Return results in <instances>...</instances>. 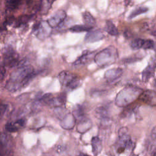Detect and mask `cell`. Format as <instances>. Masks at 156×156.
I'll return each instance as SVG.
<instances>
[{
	"label": "cell",
	"mask_w": 156,
	"mask_h": 156,
	"mask_svg": "<svg viewBox=\"0 0 156 156\" xmlns=\"http://www.w3.org/2000/svg\"><path fill=\"white\" fill-rule=\"evenodd\" d=\"M37 75L32 66L24 65L19 66L13 71L6 83L5 88L11 92H15L28 85Z\"/></svg>",
	"instance_id": "cell-1"
},
{
	"label": "cell",
	"mask_w": 156,
	"mask_h": 156,
	"mask_svg": "<svg viewBox=\"0 0 156 156\" xmlns=\"http://www.w3.org/2000/svg\"><path fill=\"white\" fill-rule=\"evenodd\" d=\"M142 92V90L136 87L128 85L118 93L115 103L119 107L126 106L139 98Z\"/></svg>",
	"instance_id": "cell-2"
},
{
	"label": "cell",
	"mask_w": 156,
	"mask_h": 156,
	"mask_svg": "<svg viewBox=\"0 0 156 156\" xmlns=\"http://www.w3.org/2000/svg\"><path fill=\"white\" fill-rule=\"evenodd\" d=\"M118 51L113 46H109L98 52L94 58L96 63L101 67H105L115 63L118 58Z\"/></svg>",
	"instance_id": "cell-3"
},
{
	"label": "cell",
	"mask_w": 156,
	"mask_h": 156,
	"mask_svg": "<svg viewBox=\"0 0 156 156\" xmlns=\"http://www.w3.org/2000/svg\"><path fill=\"white\" fill-rule=\"evenodd\" d=\"M19 63V55L14 49L10 46L5 47L3 52V66L13 67Z\"/></svg>",
	"instance_id": "cell-4"
},
{
	"label": "cell",
	"mask_w": 156,
	"mask_h": 156,
	"mask_svg": "<svg viewBox=\"0 0 156 156\" xmlns=\"http://www.w3.org/2000/svg\"><path fill=\"white\" fill-rule=\"evenodd\" d=\"M58 78L61 84L69 89H75L80 85V79L66 71H62L59 74Z\"/></svg>",
	"instance_id": "cell-5"
},
{
	"label": "cell",
	"mask_w": 156,
	"mask_h": 156,
	"mask_svg": "<svg viewBox=\"0 0 156 156\" xmlns=\"http://www.w3.org/2000/svg\"><path fill=\"white\" fill-rule=\"evenodd\" d=\"M119 141L118 142L117 152L121 153L125 149L129 148L132 145V140L129 135L127 133V129L126 127H122L119 129L118 132Z\"/></svg>",
	"instance_id": "cell-6"
},
{
	"label": "cell",
	"mask_w": 156,
	"mask_h": 156,
	"mask_svg": "<svg viewBox=\"0 0 156 156\" xmlns=\"http://www.w3.org/2000/svg\"><path fill=\"white\" fill-rule=\"evenodd\" d=\"M52 27L48 24V21H40L33 26V31L36 37L40 40L47 38L51 32Z\"/></svg>",
	"instance_id": "cell-7"
},
{
	"label": "cell",
	"mask_w": 156,
	"mask_h": 156,
	"mask_svg": "<svg viewBox=\"0 0 156 156\" xmlns=\"http://www.w3.org/2000/svg\"><path fill=\"white\" fill-rule=\"evenodd\" d=\"M66 16V12L64 10H60L56 12L51 17H50L47 21L52 27H55L64 21Z\"/></svg>",
	"instance_id": "cell-8"
},
{
	"label": "cell",
	"mask_w": 156,
	"mask_h": 156,
	"mask_svg": "<svg viewBox=\"0 0 156 156\" xmlns=\"http://www.w3.org/2000/svg\"><path fill=\"white\" fill-rule=\"evenodd\" d=\"M139 98L143 102L148 105H156V92L154 91L147 90L144 91H143L140 94Z\"/></svg>",
	"instance_id": "cell-9"
},
{
	"label": "cell",
	"mask_w": 156,
	"mask_h": 156,
	"mask_svg": "<svg viewBox=\"0 0 156 156\" xmlns=\"http://www.w3.org/2000/svg\"><path fill=\"white\" fill-rule=\"evenodd\" d=\"M105 37L104 33L101 30H90L85 37V41L87 43H93L100 41Z\"/></svg>",
	"instance_id": "cell-10"
},
{
	"label": "cell",
	"mask_w": 156,
	"mask_h": 156,
	"mask_svg": "<svg viewBox=\"0 0 156 156\" xmlns=\"http://www.w3.org/2000/svg\"><path fill=\"white\" fill-rule=\"evenodd\" d=\"M93 58H94V52H90L88 51H85L83 53L80 55L75 62L73 63L74 66H79L82 65H84L89 63Z\"/></svg>",
	"instance_id": "cell-11"
},
{
	"label": "cell",
	"mask_w": 156,
	"mask_h": 156,
	"mask_svg": "<svg viewBox=\"0 0 156 156\" xmlns=\"http://www.w3.org/2000/svg\"><path fill=\"white\" fill-rule=\"evenodd\" d=\"M122 74V69L119 68L108 69L104 74V78L110 82L118 79Z\"/></svg>",
	"instance_id": "cell-12"
},
{
	"label": "cell",
	"mask_w": 156,
	"mask_h": 156,
	"mask_svg": "<svg viewBox=\"0 0 156 156\" xmlns=\"http://www.w3.org/2000/svg\"><path fill=\"white\" fill-rule=\"evenodd\" d=\"M156 68V58L154 59L142 72V80L147 82L154 74Z\"/></svg>",
	"instance_id": "cell-13"
},
{
	"label": "cell",
	"mask_w": 156,
	"mask_h": 156,
	"mask_svg": "<svg viewBox=\"0 0 156 156\" xmlns=\"http://www.w3.org/2000/svg\"><path fill=\"white\" fill-rule=\"evenodd\" d=\"M26 119H20L13 122H9L6 124L5 128L9 132H17L20 129L24 127L26 124Z\"/></svg>",
	"instance_id": "cell-14"
},
{
	"label": "cell",
	"mask_w": 156,
	"mask_h": 156,
	"mask_svg": "<svg viewBox=\"0 0 156 156\" xmlns=\"http://www.w3.org/2000/svg\"><path fill=\"white\" fill-rule=\"evenodd\" d=\"M60 124L63 128L66 129H71L74 126L75 116H74V115L67 114L63 117Z\"/></svg>",
	"instance_id": "cell-15"
},
{
	"label": "cell",
	"mask_w": 156,
	"mask_h": 156,
	"mask_svg": "<svg viewBox=\"0 0 156 156\" xmlns=\"http://www.w3.org/2000/svg\"><path fill=\"white\" fill-rule=\"evenodd\" d=\"M91 146L92 152L94 155H96L99 154L102 149V142L98 136H94L91 139Z\"/></svg>",
	"instance_id": "cell-16"
},
{
	"label": "cell",
	"mask_w": 156,
	"mask_h": 156,
	"mask_svg": "<svg viewBox=\"0 0 156 156\" xmlns=\"http://www.w3.org/2000/svg\"><path fill=\"white\" fill-rule=\"evenodd\" d=\"M105 30L110 35L117 36L118 35V30L117 27L110 20H107L105 26Z\"/></svg>",
	"instance_id": "cell-17"
},
{
	"label": "cell",
	"mask_w": 156,
	"mask_h": 156,
	"mask_svg": "<svg viewBox=\"0 0 156 156\" xmlns=\"http://www.w3.org/2000/svg\"><path fill=\"white\" fill-rule=\"evenodd\" d=\"M83 19L85 23V24L93 27L96 24V20L91 15V14L88 12H85L83 15Z\"/></svg>",
	"instance_id": "cell-18"
},
{
	"label": "cell",
	"mask_w": 156,
	"mask_h": 156,
	"mask_svg": "<svg viewBox=\"0 0 156 156\" xmlns=\"http://www.w3.org/2000/svg\"><path fill=\"white\" fill-rule=\"evenodd\" d=\"M33 16L32 15H24L20 16L15 21V27H20L21 26L25 24H26L27 22H29L32 18Z\"/></svg>",
	"instance_id": "cell-19"
},
{
	"label": "cell",
	"mask_w": 156,
	"mask_h": 156,
	"mask_svg": "<svg viewBox=\"0 0 156 156\" xmlns=\"http://www.w3.org/2000/svg\"><path fill=\"white\" fill-rule=\"evenodd\" d=\"M93 27L84 25H74L69 28V30L72 32H88L92 29Z\"/></svg>",
	"instance_id": "cell-20"
},
{
	"label": "cell",
	"mask_w": 156,
	"mask_h": 156,
	"mask_svg": "<svg viewBox=\"0 0 156 156\" xmlns=\"http://www.w3.org/2000/svg\"><path fill=\"white\" fill-rule=\"evenodd\" d=\"M21 3V0H7L6 2V8L9 10L16 9Z\"/></svg>",
	"instance_id": "cell-21"
},
{
	"label": "cell",
	"mask_w": 156,
	"mask_h": 156,
	"mask_svg": "<svg viewBox=\"0 0 156 156\" xmlns=\"http://www.w3.org/2000/svg\"><path fill=\"white\" fill-rule=\"evenodd\" d=\"M144 39L142 38H136L132 41L130 43V47L132 49L136 50L140 48H143V46L144 42Z\"/></svg>",
	"instance_id": "cell-22"
},
{
	"label": "cell",
	"mask_w": 156,
	"mask_h": 156,
	"mask_svg": "<svg viewBox=\"0 0 156 156\" xmlns=\"http://www.w3.org/2000/svg\"><path fill=\"white\" fill-rule=\"evenodd\" d=\"M148 10V9L146 8V7H138L136 9H135L133 11H132L131 12V13L130 14L129 16V19H132L140 14H142V13H144L145 12H146Z\"/></svg>",
	"instance_id": "cell-23"
},
{
	"label": "cell",
	"mask_w": 156,
	"mask_h": 156,
	"mask_svg": "<svg viewBox=\"0 0 156 156\" xmlns=\"http://www.w3.org/2000/svg\"><path fill=\"white\" fill-rule=\"evenodd\" d=\"M96 113L101 118H107V110L104 107H99L96 109Z\"/></svg>",
	"instance_id": "cell-24"
},
{
	"label": "cell",
	"mask_w": 156,
	"mask_h": 156,
	"mask_svg": "<svg viewBox=\"0 0 156 156\" xmlns=\"http://www.w3.org/2000/svg\"><path fill=\"white\" fill-rule=\"evenodd\" d=\"M154 46V43L152 40H145L143 46V49H150L153 48Z\"/></svg>",
	"instance_id": "cell-25"
},
{
	"label": "cell",
	"mask_w": 156,
	"mask_h": 156,
	"mask_svg": "<svg viewBox=\"0 0 156 156\" xmlns=\"http://www.w3.org/2000/svg\"><path fill=\"white\" fill-rule=\"evenodd\" d=\"M8 105L7 104H2L1 106V118L3 116V115L5 114L7 110Z\"/></svg>",
	"instance_id": "cell-26"
},
{
	"label": "cell",
	"mask_w": 156,
	"mask_h": 156,
	"mask_svg": "<svg viewBox=\"0 0 156 156\" xmlns=\"http://www.w3.org/2000/svg\"><path fill=\"white\" fill-rule=\"evenodd\" d=\"M5 69L4 68V66L2 65L1 66V72H0V77H1V80L2 81L3 79H4V77L5 76Z\"/></svg>",
	"instance_id": "cell-27"
},
{
	"label": "cell",
	"mask_w": 156,
	"mask_h": 156,
	"mask_svg": "<svg viewBox=\"0 0 156 156\" xmlns=\"http://www.w3.org/2000/svg\"><path fill=\"white\" fill-rule=\"evenodd\" d=\"M151 135V137L152 139L156 140V126L155 127H154L153 129H152Z\"/></svg>",
	"instance_id": "cell-28"
},
{
	"label": "cell",
	"mask_w": 156,
	"mask_h": 156,
	"mask_svg": "<svg viewBox=\"0 0 156 156\" xmlns=\"http://www.w3.org/2000/svg\"><path fill=\"white\" fill-rule=\"evenodd\" d=\"M78 156H90L88 155H87L85 154H83V153H80Z\"/></svg>",
	"instance_id": "cell-29"
},
{
	"label": "cell",
	"mask_w": 156,
	"mask_h": 156,
	"mask_svg": "<svg viewBox=\"0 0 156 156\" xmlns=\"http://www.w3.org/2000/svg\"><path fill=\"white\" fill-rule=\"evenodd\" d=\"M151 34H152V35H154V36L156 37V30H154Z\"/></svg>",
	"instance_id": "cell-30"
},
{
	"label": "cell",
	"mask_w": 156,
	"mask_h": 156,
	"mask_svg": "<svg viewBox=\"0 0 156 156\" xmlns=\"http://www.w3.org/2000/svg\"><path fill=\"white\" fill-rule=\"evenodd\" d=\"M132 156H138V155H135V154H133V155H132Z\"/></svg>",
	"instance_id": "cell-31"
},
{
	"label": "cell",
	"mask_w": 156,
	"mask_h": 156,
	"mask_svg": "<svg viewBox=\"0 0 156 156\" xmlns=\"http://www.w3.org/2000/svg\"><path fill=\"white\" fill-rule=\"evenodd\" d=\"M154 156H156V152H155V154H154Z\"/></svg>",
	"instance_id": "cell-32"
},
{
	"label": "cell",
	"mask_w": 156,
	"mask_h": 156,
	"mask_svg": "<svg viewBox=\"0 0 156 156\" xmlns=\"http://www.w3.org/2000/svg\"><path fill=\"white\" fill-rule=\"evenodd\" d=\"M155 84H156V79H155Z\"/></svg>",
	"instance_id": "cell-33"
},
{
	"label": "cell",
	"mask_w": 156,
	"mask_h": 156,
	"mask_svg": "<svg viewBox=\"0 0 156 156\" xmlns=\"http://www.w3.org/2000/svg\"><path fill=\"white\" fill-rule=\"evenodd\" d=\"M55 1V0H52V1Z\"/></svg>",
	"instance_id": "cell-34"
}]
</instances>
